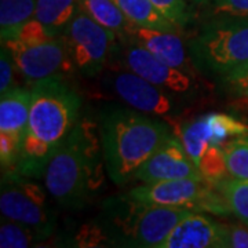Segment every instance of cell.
I'll return each instance as SVG.
<instances>
[{"instance_id": "obj_1", "label": "cell", "mask_w": 248, "mask_h": 248, "mask_svg": "<svg viewBox=\"0 0 248 248\" xmlns=\"http://www.w3.org/2000/svg\"><path fill=\"white\" fill-rule=\"evenodd\" d=\"M27 131L22 142L18 174L45 177L47 164L79 122V94L62 76L35 81L32 86Z\"/></svg>"}, {"instance_id": "obj_2", "label": "cell", "mask_w": 248, "mask_h": 248, "mask_svg": "<svg viewBox=\"0 0 248 248\" xmlns=\"http://www.w3.org/2000/svg\"><path fill=\"white\" fill-rule=\"evenodd\" d=\"M104 166L95 124L79 120L47 164L46 189L63 208L83 207L102 185Z\"/></svg>"}, {"instance_id": "obj_3", "label": "cell", "mask_w": 248, "mask_h": 248, "mask_svg": "<svg viewBox=\"0 0 248 248\" xmlns=\"http://www.w3.org/2000/svg\"><path fill=\"white\" fill-rule=\"evenodd\" d=\"M172 134L163 122L135 109L107 107L99 116V140L108 175L125 185Z\"/></svg>"}, {"instance_id": "obj_4", "label": "cell", "mask_w": 248, "mask_h": 248, "mask_svg": "<svg viewBox=\"0 0 248 248\" xmlns=\"http://www.w3.org/2000/svg\"><path fill=\"white\" fill-rule=\"evenodd\" d=\"M190 210L155 205L123 195L104 204L105 233L113 246L160 248L170 232Z\"/></svg>"}, {"instance_id": "obj_5", "label": "cell", "mask_w": 248, "mask_h": 248, "mask_svg": "<svg viewBox=\"0 0 248 248\" xmlns=\"http://www.w3.org/2000/svg\"><path fill=\"white\" fill-rule=\"evenodd\" d=\"M196 66L225 75L248 62V18L214 17L189 42Z\"/></svg>"}, {"instance_id": "obj_6", "label": "cell", "mask_w": 248, "mask_h": 248, "mask_svg": "<svg viewBox=\"0 0 248 248\" xmlns=\"http://www.w3.org/2000/svg\"><path fill=\"white\" fill-rule=\"evenodd\" d=\"M46 190L33 178L18 172H1V215L31 228L40 241L48 239L57 226V213L48 202Z\"/></svg>"}, {"instance_id": "obj_7", "label": "cell", "mask_w": 248, "mask_h": 248, "mask_svg": "<svg viewBox=\"0 0 248 248\" xmlns=\"http://www.w3.org/2000/svg\"><path fill=\"white\" fill-rule=\"evenodd\" d=\"M128 195L135 200L155 205L208 211L215 215L232 214L217 184L205 178H178L143 184L134 187Z\"/></svg>"}, {"instance_id": "obj_8", "label": "cell", "mask_w": 248, "mask_h": 248, "mask_svg": "<svg viewBox=\"0 0 248 248\" xmlns=\"http://www.w3.org/2000/svg\"><path fill=\"white\" fill-rule=\"evenodd\" d=\"M60 37L75 69L87 78H94L102 72L119 43L117 36L81 10H78Z\"/></svg>"}, {"instance_id": "obj_9", "label": "cell", "mask_w": 248, "mask_h": 248, "mask_svg": "<svg viewBox=\"0 0 248 248\" xmlns=\"http://www.w3.org/2000/svg\"><path fill=\"white\" fill-rule=\"evenodd\" d=\"M1 45L9 48L17 71L28 80L39 81L76 71L61 37L40 45H24L17 39H10Z\"/></svg>"}, {"instance_id": "obj_10", "label": "cell", "mask_w": 248, "mask_h": 248, "mask_svg": "<svg viewBox=\"0 0 248 248\" xmlns=\"http://www.w3.org/2000/svg\"><path fill=\"white\" fill-rule=\"evenodd\" d=\"M119 55L128 71L172 94H186L193 90L192 75L160 61L148 50L130 40H119Z\"/></svg>"}, {"instance_id": "obj_11", "label": "cell", "mask_w": 248, "mask_h": 248, "mask_svg": "<svg viewBox=\"0 0 248 248\" xmlns=\"http://www.w3.org/2000/svg\"><path fill=\"white\" fill-rule=\"evenodd\" d=\"M110 89L128 107L146 115L166 116L175 109L171 93L128 69L112 75Z\"/></svg>"}, {"instance_id": "obj_12", "label": "cell", "mask_w": 248, "mask_h": 248, "mask_svg": "<svg viewBox=\"0 0 248 248\" xmlns=\"http://www.w3.org/2000/svg\"><path fill=\"white\" fill-rule=\"evenodd\" d=\"M178 178H204L199 167L187 155L181 140L174 134L142 164L133 179L151 184Z\"/></svg>"}, {"instance_id": "obj_13", "label": "cell", "mask_w": 248, "mask_h": 248, "mask_svg": "<svg viewBox=\"0 0 248 248\" xmlns=\"http://www.w3.org/2000/svg\"><path fill=\"white\" fill-rule=\"evenodd\" d=\"M124 40H130L135 45L141 46L156 58H159L160 61L193 76L195 69L192 68L185 43L178 36V32L160 31L131 24Z\"/></svg>"}, {"instance_id": "obj_14", "label": "cell", "mask_w": 248, "mask_h": 248, "mask_svg": "<svg viewBox=\"0 0 248 248\" xmlns=\"http://www.w3.org/2000/svg\"><path fill=\"white\" fill-rule=\"evenodd\" d=\"M160 248H222V223L192 211L174 226Z\"/></svg>"}, {"instance_id": "obj_15", "label": "cell", "mask_w": 248, "mask_h": 248, "mask_svg": "<svg viewBox=\"0 0 248 248\" xmlns=\"http://www.w3.org/2000/svg\"><path fill=\"white\" fill-rule=\"evenodd\" d=\"M32 93L13 87L1 94L0 99V134H7L24 142L27 131Z\"/></svg>"}, {"instance_id": "obj_16", "label": "cell", "mask_w": 248, "mask_h": 248, "mask_svg": "<svg viewBox=\"0 0 248 248\" xmlns=\"http://www.w3.org/2000/svg\"><path fill=\"white\" fill-rule=\"evenodd\" d=\"M79 10L87 14L101 27L110 31L119 40H124L131 21L125 17L115 0H78Z\"/></svg>"}, {"instance_id": "obj_17", "label": "cell", "mask_w": 248, "mask_h": 248, "mask_svg": "<svg viewBox=\"0 0 248 248\" xmlns=\"http://www.w3.org/2000/svg\"><path fill=\"white\" fill-rule=\"evenodd\" d=\"M125 17L140 27L179 32L181 28L166 17L151 0H115Z\"/></svg>"}, {"instance_id": "obj_18", "label": "cell", "mask_w": 248, "mask_h": 248, "mask_svg": "<svg viewBox=\"0 0 248 248\" xmlns=\"http://www.w3.org/2000/svg\"><path fill=\"white\" fill-rule=\"evenodd\" d=\"M78 10V0H36L35 18L58 37Z\"/></svg>"}, {"instance_id": "obj_19", "label": "cell", "mask_w": 248, "mask_h": 248, "mask_svg": "<svg viewBox=\"0 0 248 248\" xmlns=\"http://www.w3.org/2000/svg\"><path fill=\"white\" fill-rule=\"evenodd\" d=\"M36 0H0V37L1 43L14 39L18 31L35 17Z\"/></svg>"}, {"instance_id": "obj_20", "label": "cell", "mask_w": 248, "mask_h": 248, "mask_svg": "<svg viewBox=\"0 0 248 248\" xmlns=\"http://www.w3.org/2000/svg\"><path fill=\"white\" fill-rule=\"evenodd\" d=\"M205 128L211 143L223 146L232 138L248 134V124L226 113H208L204 116Z\"/></svg>"}, {"instance_id": "obj_21", "label": "cell", "mask_w": 248, "mask_h": 248, "mask_svg": "<svg viewBox=\"0 0 248 248\" xmlns=\"http://www.w3.org/2000/svg\"><path fill=\"white\" fill-rule=\"evenodd\" d=\"M232 214L240 222L248 225V179L228 178L217 184Z\"/></svg>"}, {"instance_id": "obj_22", "label": "cell", "mask_w": 248, "mask_h": 248, "mask_svg": "<svg viewBox=\"0 0 248 248\" xmlns=\"http://www.w3.org/2000/svg\"><path fill=\"white\" fill-rule=\"evenodd\" d=\"M229 178L248 179V134L232 138L223 146Z\"/></svg>"}, {"instance_id": "obj_23", "label": "cell", "mask_w": 248, "mask_h": 248, "mask_svg": "<svg viewBox=\"0 0 248 248\" xmlns=\"http://www.w3.org/2000/svg\"><path fill=\"white\" fill-rule=\"evenodd\" d=\"M35 232L19 222L9 219L1 215L0 223V247L1 248H27L39 243Z\"/></svg>"}, {"instance_id": "obj_24", "label": "cell", "mask_w": 248, "mask_h": 248, "mask_svg": "<svg viewBox=\"0 0 248 248\" xmlns=\"http://www.w3.org/2000/svg\"><path fill=\"white\" fill-rule=\"evenodd\" d=\"M55 37L57 36L54 35L48 28L33 17L22 25L14 39H17L18 42H21L24 45H40V43L50 42Z\"/></svg>"}, {"instance_id": "obj_25", "label": "cell", "mask_w": 248, "mask_h": 248, "mask_svg": "<svg viewBox=\"0 0 248 248\" xmlns=\"http://www.w3.org/2000/svg\"><path fill=\"white\" fill-rule=\"evenodd\" d=\"M151 1L179 28L187 25L189 21L192 19V10L187 4V0H151Z\"/></svg>"}, {"instance_id": "obj_26", "label": "cell", "mask_w": 248, "mask_h": 248, "mask_svg": "<svg viewBox=\"0 0 248 248\" xmlns=\"http://www.w3.org/2000/svg\"><path fill=\"white\" fill-rule=\"evenodd\" d=\"M222 248H248V225L222 223Z\"/></svg>"}, {"instance_id": "obj_27", "label": "cell", "mask_w": 248, "mask_h": 248, "mask_svg": "<svg viewBox=\"0 0 248 248\" xmlns=\"http://www.w3.org/2000/svg\"><path fill=\"white\" fill-rule=\"evenodd\" d=\"M225 87L236 97H248V62L222 75Z\"/></svg>"}, {"instance_id": "obj_28", "label": "cell", "mask_w": 248, "mask_h": 248, "mask_svg": "<svg viewBox=\"0 0 248 248\" xmlns=\"http://www.w3.org/2000/svg\"><path fill=\"white\" fill-rule=\"evenodd\" d=\"M214 17L248 18V0H213Z\"/></svg>"}, {"instance_id": "obj_29", "label": "cell", "mask_w": 248, "mask_h": 248, "mask_svg": "<svg viewBox=\"0 0 248 248\" xmlns=\"http://www.w3.org/2000/svg\"><path fill=\"white\" fill-rule=\"evenodd\" d=\"M17 69L14 58L6 46L1 45L0 51V93H6L14 87V71Z\"/></svg>"}, {"instance_id": "obj_30", "label": "cell", "mask_w": 248, "mask_h": 248, "mask_svg": "<svg viewBox=\"0 0 248 248\" xmlns=\"http://www.w3.org/2000/svg\"><path fill=\"white\" fill-rule=\"evenodd\" d=\"M190 3H193L196 6H203L204 3H207L208 0H189Z\"/></svg>"}]
</instances>
